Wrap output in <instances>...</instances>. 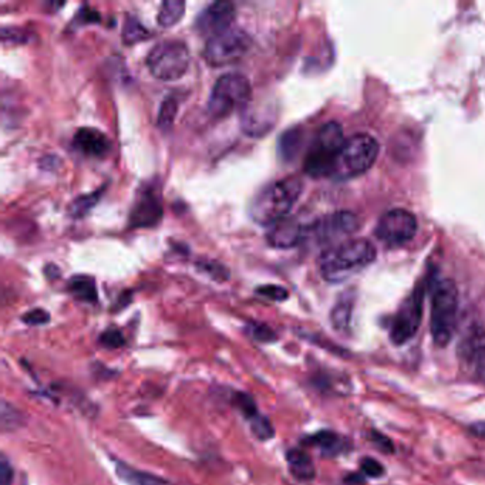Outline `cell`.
<instances>
[{
  "mask_svg": "<svg viewBox=\"0 0 485 485\" xmlns=\"http://www.w3.org/2000/svg\"><path fill=\"white\" fill-rule=\"evenodd\" d=\"M303 191L299 178L287 176L264 187L252 200L250 215L254 222L271 226L287 216Z\"/></svg>",
  "mask_w": 485,
  "mask_h": 485,
  "instance_id": "7a4b0ae2",
  "label": "cell"
},
{
  "mask_svg": "<svg viewBox=\"0 0 485 485\" xmlns=\"http://www.w3.org/2000/svg\"><path fill=\"white\" fill-rule=\"evenodd\" d=\"M461 370L477 383L485 384V328L470 326L457 346Z\"/></svg>",
  "mask_w": 485,
  "mask_h": 485,
  "instance_id": "9c48e42d",
  "label": "cell"
},
{
  "mask_svg": "<svg viewBox=\"0 0 485 485\" xmlns=\"http://www.w3.org/2000/svg\"><path fill=\"white\" fill-rule=\"evenodd\" d=\"M422 302L424 287L418 285L414 290L403 300L401 306L393 318L390 328V340L396 346L408 343L421 325L422 319Z\"/></svg>",
  "mask_w": 485,
  "mask_h": 485,
  "instance_id": "30bf717a",
  "label": "cell"
},
{
  "mask_svg": "<svg viewBox=\"0 0 485 485\" xmlns=\"http://www.w3.org/2000/svg\"><path fill=\"white\" fill-rule=\"evenodd\" d=\"M115 474L129 485H174L162 477L133 468L123 461H115Z\"/></svg>",
  "mask_w": 485,
  "mask_h": 485,
  "instance_id": "ffe728a7",
  "label": "cell"
},
{
  "mask_svg": "<svg viewBox=\"0 0 485 485\" xmlns=\"http://www.w3.org/2000/svg\"><path fill=\"white\" fill-rule=\"evenodd\" d=\"M8 420H11L8 430H12V427H16V426H19V424H22V414L19 411H16L13 407H11L8 403H4V406H2V424L8 422Z\"/></svg>",
  "mask_w": 485,
  "mask_h": 485,
  "instance_id": "d590c367",
  "label": "cell"
},
{
  "mask_svg": "<svg viewBox=\"0 0 485 485\" xmlns=\"http://www.w3.org/2000/svg\"><path fill=\"white\" fill-rule=\"evenodd\" d=\"M147 66L158 80H178L188 70L190 50L179 40H162L148 51Z\"/></svg>",
  "mask_w": 485,
  "mask_h": 485,
  "instance_id": "8992f818",
  "label": "cell"
},
{
  "mask_svg": "<svg viewBox=\"0 0 485 485\" xmlns=\"http://www.w3.org/2000/svg\"><path fill=\"white\" fill-rule=\"evenodd\" d=\"M251 47V37L245 30L229 27L208 37L204 58L212 67H224L236 63Z\"/></svg>",
  "mask_w": 485,
  "mask_h": 485,
  "instance_id": "ba28073f",
  "label": "cell"
},
{
  "mask_svg": "<svg viewBox=\"0 0 485 485\" xmlns=\"http://www.w3.org/2000/svg\"><path fill=\"white\" fill-rule=\"evenodd\" d=\"M257 293L262 295L264 297H268L271 300H275V302H282V300L287 299V290L282 286H278V285L261 286L257 289Z\"/></svg>",
  "mask_w": 485,
  "mask_h": 485,
  "instance_id": "836d02e7",
  "label": "cell"
},
{
  "mask_svg": "<svg viewBox=\"0 0 485 485\" xmlns=\"http://www.w3.org/2000/svg\"><path fill=\"white\" fill-rule=\"evenodd\" d=\"M417 228L418 222L414 214L407 209L396 208L380 218L376 235L387 247L396 248L410 242L415 236Z\"/></svg>",
  "mask_w": 485,
  "mask_h": 485,
  "instance_id": "8fae6325",
  "label": "cell"
},
{
  "mask_svg": "<svg viewBox=\"0 0 485 485\" xmlns=\"http://www.w3.org/2000/svg\"><path fill=\"white\" fill-rule=\"evenodd\" d=\"M150 36L148 30L134 16H127L123 27V41L129 46L143 41Z\"/></svg>",
  "mask_w": 485,
  "mask_h": 485,
  "instance_id": "484cf974",
  "label": "cell"
},
{
  "mask_svg": "<svg viewBox=\"0 0 485 485\" xmlns=\"http://www.w3.org/2000/svg\"><path fill=\"white\" fill-rule=\"evenodd\" d=\"M357 229V218L351 212L340 211L316 222L308 231H312L318 239L330 240L342 235H350Z\"/></svg>",
  "mask_w": 485,
  "mask_h": 485,
  "instance_id": "9a60e30c",
  "label": "cell"
},
{
  "mask_svg": "<svg viewBox=\"0 0 485 485\" xmlns=\"http://www.w3.org/2000/svg\"><path fill=\"white\" fill-rule=\"evenodd\" d=\"M370 440L373 441V444L383 453H393L394 451V446L393 443L386 437L383 436L382 433L379 432H372V436H370Z\"/></svg>",
  "mask_w": 485,
  "mask_h": 485,
  "instance_id": "8d00e7d4",
  "label": "cell"
},
{
  "mask_svg": "<svg viewBox=\"0 0 485 485\" xmlns=\"http://www.w3.org/2000/svg\"><path fill=\"white\" fill-rule=\"evenodd\" d=\"M13 481V468L9 463V460L2 455V460H0V482L2 485H11Z\"/></svg>",
  "mask_w": 485,
  "mask_h": 485,
  "instance_id": "74e56055",
  "label": "cell"
},
{
  "mask_svg": "<svg viewBox=\"0 0 485 485\" xmlns=\"http://www.w3.org/2000/svg\"><path fill=\"white\" fill-rule=\"evenodd\" d=\"M178 112V101L175 97L168 96L162 100L160 111H158V127L162 130H169L174 124V119Z\"/></svg>",
  "mask_w": 485,
  "mask_h": 485,
  "instance_id": "4316f807",
  "label": "cell"
},
{
  "mask_svg": "<svg viewBox=\"0 0 485 485\" xmlns=\"http://www.w3.org/2000/svg\"><path fill=\"white\" fill-rule=\"evenodd\" d=\"M73 146L77 151L89 157H104L110 150L108 138L97 129L83 127L76 131Z\"/></svg>",
  "mask_w": 485,
  "mask_h": 485,
  "instance_id": "2e32d148",
  "label": "cell"
},
{
  "mask_svg": "<svg viewBox=\"0 0 485 485\" xmlns=\"http://www.w3.org/2000/svg\"><path fill=\"white\" fill-rule=\"evenodd\" d=\"M197 266L205 272L207 275H209L212 279L218 280V282H222V280H226L229 278V272L218 262L215 261H207V259H201L197 262Z\"/></svg>",
  "mask_w": 485,
  "mask_h": 485,
  "instance_id": "f546056e",
  "label": "cell"
},
{
  "mask_svg": "<svg viewBox=\"0 0 485 485\" xmlns=\"http://www.w3.org/2000/svg\"><path fill=\"white\" fill-rule=\"evenodd\" d=\"M470 432H471L474 436H477V437L485 440V421H477V422L471 424V426H470Z\"/></svg>",
  "mask_w": 485,
  "mask_h": 485,
  "instance_id": "f35d334b",
  "label": "cell"
},
{
  "mask_svg": "<svg viewBox=\"0 0 485 485\" xmlns=\"http://www.w3.org/2000/svg\"><path fill=\"white\" fill-rule=\"evenodd\" d=\"M376 259V248L368 239H351L322 252L319 269L325 280L337 283L369 266Z\"/></svg>",
  "mask_w": 485,
  "mask_h": 485,
  "instance_id": "6da1fadb",
  "label": "cell"
},
{
  "mask_svg": "<svg viewBox=\"0 0 485 485\" xmlns=\"http://www.w3.org/2000/svg\"><path fill=\"white\" fill-rule=\"evenodd\" d=\"M344 141L340 124L335 123V121L323 124L308 151L305 162H303L305 172L313 178L333 176Z\"/></svg>",
  "mask_w": 485,
  "mask_h": 485,
  "instance_id": "277c9868",
  "label": "cell"
},
{
  "mask_svg": "<svg viewBox=\"0 0 485 485\" xmlns=\"http://www.w3.org/2000/svg\"><path fill=\"white\" fill-rule=\"evenodd\" d=\"M247 330L252 339L261 343H271L276 340V333L265 323H250Z\"/></svg>",
  "mask_w": 485,
  "mask_h": 485,
  "instance_id": "4dcf8cb0",
  "label": "cell"
},
{
  "mask_svg": "<svg viewBox=\"0 0 485 485\" xmlns=\"http://www.w3.org/2000/svg\"><path fill=\"white\" fill-rule=\"evenodd\" d=\"M100 343L107 349H119L126 344V340L118 329L110 328L100 335Z\"/></svg>",
  "mask_w": 485,
  "mask_h": 485,
  "instance_id": "1f68e13d",
  "label": "cell"
},
{
  "mask_svg": "<svg viewBox=\"0 0 485 485\" xmlns=\"http://www.w3.org/2000/svg\"><path fill=\"white\" fill-rule=\"evenodd\" d=\"M101 193L103 190H97L94 193L86 194V195H80L76 200H73L67 208V212L70 216L73 218H83L86 216L98 202V200L101 198Z\"/></svg>",
  "mask_w": 485,
  "mask_h": 485,
  "instance_id": "d4e9b609",
  "label": "cell"
},
{
  "mask_svg": "<svg viewBox=\"0 0 485 485\" xmlns=\"http://www.w3.org/2000/svg\"><path fill=\"white\" fill-rule=\"evenodd\" d=\"M360 470L363 474L370 477V478H379L384 474V467L379 461H376L375 458H369V457L361 460Z\"/></svg>",
  "mask_w": 485,
  "mask_h": 485,
  "instance_id": "d6a6232c",
  "label": "cell"
},
{
  "mask_svg": "<svg viewBox=\"0 0 485 485\" xmlns=\"http://www.w3.org/2000/svg\"><path fill=\"white\" fill-rule=\"evenodd\" d=\"M379 143L369 134H356L344 141L333 176L353 178L369 171L379 157Z\"/></svg>",
  "mask_w": 485,
  "mask_h": 485,
  "instance_id": "52a82bcc",
  "label": "cell"
},
{
  "mask_svg": "<svg viewBox=\"0 0 485 485\" xmlns=\"http://www.w3.org/2000/svg\"><path fill=\"white\" fill-rule=\"evenodd\" d=\"M232 404L240 411V414L244 415L248 421H251L252 418H255L258 414H261L258 411L257 403L254 400V397L248 393L244 392H236L232 397Z\"/></svg>",
  "mask_w": 485,
  "mask_h": 485,
  "instance_id": "83f0119b",
  "label": "cell"
},
{
  "mask_svg": "<svg viewBox=\"0 0 485 485\" xmlns=\"http://www.w3.org/2000/svg\"><path fill=\"white\" fill-rule=\"evenodd\" d=\"M161 198L153 188H147L144 193H140L136 200L130 214V225L133 228H151L161 221Z\"/></svg>",
  "mask_w": 485,
  "mask_h": 485,
  "instance_id": "4fadbf2b",
  "label": "cell"
},
{
  "mask_svg": "<svg viewBox=\"0 0 485 485\" xmlns=\"http://www.w3.org/2000/svg\"><path fill=\"white\" fill-rule=\"evenodd\" d=\"M458 318V289L451 279H441L434 285L432 296L430 330L433 342L439 347H446L457 329Z\"/></svg>",
  "mask_w": 485,
  "mask_h": 485,
  "instance_id": "3957f363",
  "label": "cell"
},
{
  "mask_svg": "<svg viewBox=\"0 0 485 485\" xmlns=\"http://www.w3.org/2000/svg\"><path fill=\"white\" fill-rule=\"evenodd\" d=\"M22 321L30 326H40V325H44L50 321V315L47 311L37 308V309H32V311L26 312L22 316Z\"/></svg>",
  "mask_w": 485,
  "mask_h": 485,
  "instance_id": "e575fe53",
  "label": "cell"
},
{
  "mask_svg": "<svg viewBox=\"0 0 485 485\" xmlns=\"http://www.w3.org/2000/svg\"><path fill=\"white\" fill-rule=\"evenodd\" d=\"M184 11L186 4L183 0H165V2L161 4V8L158 11L157 22L162 27H171L184 16Z\"/></svg>",
  "mask_w": 485,
  "mask_h": 485,
  "instance_id": "7402d4cb",
  "label": "cell"
},
{
  "mask_svg": "<svg viewBox=\"0 0 485 485\" xmlns=\"http://www.w3.org/2000/svg\"><path fill=\"white\" fill-rule=\"evenodd\" d=\"M235 6L231 2H214L197 18V29L208 37L232 27Z\"/></svg>",
  "mask_w": 485,
  "mask_h": 485,
  "instance_id": "7c38bea8",
  "label": "cell"
},
{
  "mask_svg": "<svg viewBox=\"0 0 485 485\" xmlns=\"http://www.w3.org/2000/svg\"><path fill=\"white\" fill-rule=\"evenodd\" d=\"M286 460L289 465V471L297 481L309 482L315 478L316 470L311 455L299 448H292L286 453Z\"/></svg>",
  "mask_w": 485,
  "mask_h": 485,
  "instance_id": "d6986e66",
  "label": "cell"
},
{
  "mask_svg": "<svg viewBox=\"0 0 485 485\" xmlns=\"http://www.w3.org/2000/svg\"><path fill=\"white\" fill-rule=\"evenodd\" d=\"M250 426L254 436L261 441H268L275 436V429L272 426V422L264 414H258L255 418H252L250 421Z\"/></svg>",
  "mask_w": 485,
  "mask_h": 485,
  "instance_id": "f1b7e54d",
  "label": "cell"
},
{
  "mask_svg": "<svg viewBox=\"0 0 485 485\" xmlns=\"http://www.w3.org/2000/svg\"><path fill=\"white\" fill-rule=\"evenodd\" d=\"M69 290L82 302L94 303L97 300V289L90 276H73L69 282Z\"/></svg>",
  "mask_w": 485,
  "mask_h": 485,
  "instance_id": "603a6c76",
  "label": "cell"
},
{
  "mask_svg": "<svg viewBox=\"0 0 485 485\" xmlns=\"http://www.w3.org/2000/svg\"><path fill=\"white\" fill-rule=\"evenodd\" d=\"M240 124L244 130L251 137H262L268 134L272 129L273 121L271 119V114H268V108H254L251 104L240 111Z\"/></svg>",
  "mask_w": 485,
  "mask_h": 485,
  "instance_id": "e0dca14e",
  "label": "cell"
},
{
  "mask_svg": "<svg viewBox=\"0 0 485 485\" xmlns=\"http://www.w3.org/2000/svg\"><path fill=\"white\" fill-rule=\"evenodd\" d=\"M306 232L308 228L303 226L296 218L287 215L269 226L266 239L271 247L278 250H287L297 245L305 238Z\"/></svg>",
  "mask_w": 485,
  "mask_h": 485,
  "instance_id": "5bb4252c",
  "label": "cell"
},
{
  "mask_svg": "<svg viewBox=\"0 0 485 485\" xmlns=\"http://www.w3.org/2000/svg\"><path fill=\"white\" fill-rule=\"evenodd\" d=\"M252 87L244 75L225 73L215 82L209 100L208 111L215 118H224L233 111H242L251 104Z\"/></svg>",
  "mask_w": 485,
  "mask_h": 485,
  "instance_id": "5b68a950",
  "label": "cell"
},
{
  "mask_svg": "<svg viewBox=\"0 0 485 485\" xmlns=\"http://www.w3.org/2000/svg\"><path fill=\"white\" fill-rule=\"evenodd\" d=\"M303 443L316 447L325 457H336L347 448V441L335 432L322 430L303 440Z\"/></svg>",
  "mask_w": 485,
  "mask_h": 485,
  "instance_id": "ac0fdd59",
  "label": "cell"
},
{
  "mask_svg": "<svg viewBox=\"0 0 485 485\" xmlns=\"http://www.w3.org/2000/svg\"><path fill=\"white\" fill-rule=\"evenodd\" d=\"M346 482L350 485H361V484H365V478H363L360 474H350L349 477H346Z\"/></svg>",
  "mask_w": 485,
  "mask_h": 485,
  "instance_id": "ab89813d",
  "label": "cell"
},
{
  "mask_svg": "<svg viewBox=\"0 0 485 485\" xmlns=\"http://www.w3.org/2000/svg\"><path fill=\"white\" fill-rule=\"evenodd\" d=\"M353 302H354L353 296L346 293L337 300L335 308L332 309L330 322L336 330L343 332L349 328V323L351 319V312H353Z\"/></svg>",
  "mask_w": 485,
  "mask_h": 485,
  "instance_id": "44dd1931",
  "label": "cell"
},
{
  "mask_svg": "<svg viewBox=\"0 0 485 485\" xmlns=\"http://www.w3.org/2000/svg\"><path fill=\"white\" fill-rule=\"evenodd\" d=\"M300 140H302V134L299 129H292L287 130L286 133H283L279 138V144H278V151L279 155L283 161H290L296 153L299 151L300 147Z\"/></svg>",
  "mask_w": 485,
  "mask_h": 485,
  "instance_id": "cb8c5ba5",
  "label": "cell"
}]
</instances>
